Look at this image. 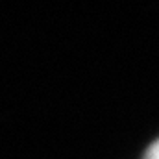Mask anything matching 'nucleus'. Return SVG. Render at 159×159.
Returning a JSON list of instances; mask_svg holds the SVG:
<instances>
[{
    "instance_id": "obj_1",
    "label": "nucleus",
    "mask_w": 159,
    "mask_h": 159,
    "mask_svg": "<svg viewBox=\"0 0 159 159\" xmlns=\"http://www.w3.org/2000/svg\"><path fill=\"white\" fill-rule=\"evenodd\" d=\"M144 159H159V139L154 141V143L148 146V150H146V154H144Z\"/></svg>"
}]
</instances>
